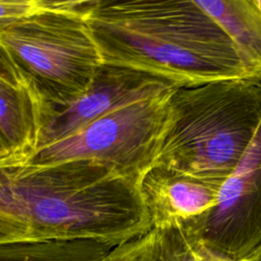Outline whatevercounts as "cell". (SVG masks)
<instances>
[{
    "label": "cell",
    "mask_w": 261,
    "mask_h": 261,
    "mask_svg": "<svg viewBox=\"0 0 261 261\" xmlns=\"http://www.w3.org/2000/svg\"><path fill=\"white\" fill-rule=\"evenodd\" d=\"M0 216L25 226L34 241L116 247L152 228L139 184L90 160H0Z\"/></svg>",
    "instance_id": "cell-1"
},
{
    "label": "cell",
    "mask_w": 261,
    "mask_h": 261,
    "mask_svg": "<svg viewBox=\"0 0 261 261\" xmlns=\"http://www.w3.org/2000/svg\"><path fill=\"white\" fill-rule=\"evenodd\" d=\"M86 19L106 63L177 88L250 80L230 39L196 0H91Z\"/></svg>",
    "instance_id": "cell-2"
},
{
    "label": "cell",
    "mask_w": 261,
    "mask_h": 261,
    "mask_svg": "<svg viewBox=\"0 0 261 261\" xmlns=\"http://www.w3.org/2000/svg\"><path fill=\"white\" fill-rule=\"evenodd\" d=\"M261 124V84L222 80L178 88L155 163L222 186Z\"/></svg>",
    "instance_id": "cell-3"
},
{
    "label": "cell",
    "mask_w": 261,
    "mask_h": 261,
    "mask_svg": "<svg viewBox=\"0 0 261 261\" xmlns=\"http://www.w3.org/2000/svg\"><path fill=\"white\" fill-rule=\"evenodd\" d=\"M90 2L44 0L41 9L0 30V44L42 111L80 97L104 63L86 19Z\"/></svg>",
    "instance_id": "cell-4"
},
{
    "label": "cell",
    "mask_w": 261,
    "mask_h": 261,
    "mask_svg": "<svg viewBox=\"0 0 261 261\" xmlns=\"http://www.w3.org/2000/svg\"><path fill=\"white\" fill-rule=\"evenodd\" d=\"M177 89L117 108L23 161L48 164L90 160L139 184L157 161L171 119V98Z\"/></svg>",
    "instance_id": "cell-5"
},
{
    "label": "cell",
    "mask_w": 261,
    "mask_h": 261,
    "mask_svg": "<svg viewBox=\"0 0 261 261\" xmlns=\"http://www.w3.org/2000/svg\"><path fill=\"white\" fill-rule=\"evenodd\" d=\"M190 232L226 260L254 261L261 253V124L238 167L221 186L216 206Z\"/></svg>",
    "instance_id": "cell-6"
},
{
    "label": "cell",
    "mask_w": 261,
    "mask_h": 261,
    "mask_svg": "<svg viewBox=\"0 0 261 261\" xmlns=\"http://www.w3.org/2000/svg\"><path fill=\"white\" fill-rule=\"evenodd\" d=\"M172 88L177 87L152 73L104 62L80 97L65 105L42 111L35 151L68 137L117 108Z\"/></svg>",
    "instance_id": "cell-7"
},
{
    "label": "cell",
    "mask_w": 261,
    "mask_h": 261,
    "mask_svg": "<svg viewBox=\"0 0 261 261\" xmlns=\"http://www.w3.org/2000/svg\"><path fill=\"white\" fill-rule=\"evenodd\" d=\"M221 186L156 164L139 181L152 227L181 225L193 231L218 202Z\"/></svg>",
    "instance_id": "cell-8"
},
{
    "label": "cell",
    "mask_w": 261,
    "mask_h": 261,
    "mask_svg": "<svg viewBox=\"0 0 261 261\" xmlns=\"http://www.w3.org/2000/svg\"><path fill=\"white\" fill-rule=\"evenodd\" d=\"M102 261H230L221 258L181 225L152 227L113 247Z\"/></svg>",
    "instance_id": "cell-9"
},
{
    "label": "cell",
    "mask_w": 261,
    "mask_h": 261,
    "mask_svg": "<svg viewBox=\"0 0 261 261\" xmlns=\"http://www.w3.org/2000/svg\"><path fill=\"white\" fill-rule=\"evenodd\" d=\"M196 2L230 39L250 81L261 84V10L255 0Z\"/></svg>",
    "instance_id": "cell-10"
},
{
    "label": "cell",
    "mask_w": 261,
    "mask_h": 261,
    "mask_svg": "<svg viewBox=\"0 0 261 261\" xmlns=\"http://www.w3.org/2000/svg\"><path fill=\"white\" fill-rule=\"evenodd\" d=\"M42 104L28 87L0 79V137L14 159L23 160L37 148Z\"/></svg>",
    "instance_id": "cell-11"
},
{
    "label": "cell",
    "mask_w": 261,
    "mask_h": 261,
    "mask_svg": "<svg viewBox=\"0 0 261 261\" xmlns=\"http://www.w3.org/2000/svg\"><path fill=\"white\" fill-rule=\"evenodd\" d=\"M112 248L95 240L8 242L0 244V261H102Z\"/></svg>",
    "instance_id": "cell-12"
},
{
    "label": "cell",
    "mask_w": 261,
    "mask_h": 261,
    "mask_svg": "<svg viewBox=\"0 0 261 261\" xmlns=\"http://www.w3.org/2000/svg\"><path fill=\"white\" fill-rule=\"evenodd\" d=\"M43 5L44 0L0 1V30L35 13Z\"/></svg>",
    "instance_id": "cell-13"
},
{
    "label": "cell",
    "mask_w": 261,
    "mask_h": 261,
    "mask_svg": "<svg viewBox=\"0 0 261 261\" xmlns=\"http://www.w3.org/2000/svg\"><path fill=\"white\" fill-rule=\"evenodd\" d=\"M17 241H34L28 228L15 221L0 216V244Z\"/></svg>",
    "instance_id": "cell-14"
},
{
    "label": "cell",
    "mask_w": 261,
    "mask_h": 261,
    "mask_svg": "<svg viewBox=\"0 0 261 261\" xmlns=\"http://www.w3.org/2000/svg\"><path fill=\"white\" fill-rule=\"evenodd\" d=\"M0 79L17 87H28L4 47L0 44ZM29 88V87H28Z\"/></svg>",
    "instance_id": "cell-15"
},
{
    "label": "cell",
    "mask_w": 261,
    "mask_h": 261,
    "mask_svg": "<svg viewBox=\"0 0 261 261\" xmlns=\"http://www.w3.org/2000/svg\"><path fill=\"white\" fill-rule=\"evenodd\" d=\"M11 154L10 152L8 151L6 145L4 144L2 138L0 137V160H3V159H7V158H11Z\"/></svg>",
    "instance_id": "cell-16"
},
{
    "label": "cell",
    "mask_w": 261,
    "mask_h": 261,
    "mask_svg": "<svg viewBox=\"0 0 261 261\" xmlns=\"http://www.w3.org/2000/svg\"><path fill=\"white\" fill-rule=\"evenodd\" d=\"M255 2H256V4H257V6L259 7V9L261 10V0H255Z\"/></svg>",
    "instance_id": "cell-17"
},
{
    "label": "cell",
    "mask_w": 261,
    "mask_h": 261,
    "mask_svg": "<svg viewBox=\"0 0 261 261\" xmlns=\"http://www.w3.org/2000/svg\"><path fill=\"white\" fill-rule=\"evenodd\" d=\"M254 261H261V253L257 256V258H256Z\"/></svg>",
    "instance_id": "cell-18"
}]
</instances>
